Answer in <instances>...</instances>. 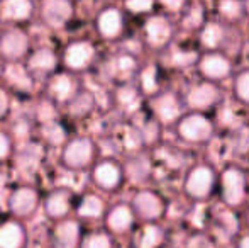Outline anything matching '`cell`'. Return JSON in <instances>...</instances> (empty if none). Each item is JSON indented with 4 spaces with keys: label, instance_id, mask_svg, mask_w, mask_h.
<instances>
[{
    "label": "cell",
    "instance_id": "obj_1",
    "mask_svg": "<svg viewBox=\"0 0 249 248\" xmlns=\"http://www.w3.org/2000/svg\"><path fill=\"white\" fill-rule=\"evenodd\" d=\"M219 194L226 208H241L248 199V179L244 170L234 165L226 167L219 175Z\"/></svg>",
    "mask_w": 249,
    "mask_h": 248
},
{
    "label": "cell",
    "instance_id": "obj_2",
    "mask_svg": "<svg viewBox=\"0 0 249 248\" xmlns=\"http://www.w3.org/2000/svg\"><path fill=\"white\" fill-rule=\"evenodd\" d=\"M219 186V177L209 163H197L188 170L183 182V191L194 201H207Z\"/></svg>",
    "mask_w": 249,
    "mask_h": 248
},
{
    "label": "cell",
    "instance_id": "obj_3",
    "mask_svg": "<svg viewBox=\"0 0 249 248\" xmlns=\"http://www.w3.org/2000/svg\"><path fill=\"white\" fill-rule=\"evenodd\" d=\"M95 143L89 136H78L65 143L61 152V163L68 170H83L95 158Z\"/></svg>",
    "mask_w": 249,
    "mask_h": 248
},
{
    "label": "cell",
    "instance_id": "obj_4",
    "mask_svg": "<svg viewBox=\"0 0 249 248\" xmlns=\"http://www.w3.org/2000/svg\"><path fill=\"white\" fill-rule=\"evenodd\" d=\"M177 131L183 141L202 145L212 139L215 126L203 113H190L187 116H181Z\"/></svg>",
    "mask_w": 249,
    "mask_h": 248
},
{
    "label": "cell",
    "instance_id": "obj_5",
    "mask_svg": "<svg viewBox=\"0 0 249 248\" xmlns=\"http://www.w3.org/2000/svg\"><path fill=\"white\" fill-rule=\"evenodd\" d=\"M131 206L136 212V218L141 219L142 223H158L166 212L164 199L151 189H142L136 192Z\"/></svg>",
    "mask_w": 249,
    "mask_h": 248
},
{
    "label": "cell",
    "instance_id": "obj_6",
    "mask_svg": "<svg viewBox=\"0 0 249 248\" xmlns=\"http://www.w3.org/2000/svg\"><path fill=\"white\" fill-rule=\"evenodd\" d=\"M97 57V50L90 41L76 39L71 41L63 50L61 61L68 72H83L93 63Z\"/></svg>",
    "mask_w": 249,
    "mask_h": 248
},
{
    "label": "cell",
    "instance_id": "obj_7",
    "mask_svg": "<svg viewBox=\"0 0 249 248\" xmlns=\"http://www.w3.org/2000/svg\"><path fill=\"white\" fill-rule=\"evenodd\" d=\"M29 36L19 27H9L0 33V57L10 63H19L29 57Z\"/></svg>",
    "mask_w": 249,
    "mask_h": 248
},
{
    "label": "cell",
    "instance_id": "obj_8",
    "mask_svg": "<svg viewBox=\"0 0 249 248\" xmlns=\"http://www.w3.org/2000/svg\"><path fill=\"white\" fill-rule=\"evenodd\" d=\"M222 100V90L213 82H200L195 83L187 94V104L194 113H205L219 106Z\"/></svg>",
    "mask_w": 249,
    "mask_h": 248
},
{
    "label": "cell",
    "instance_id": "obj_9",
    "mask_svg": "<svg viewBox=\"0 0 249 248\" xmlns=\"http://www.w3.org/2000/svg\"><path fill=\"white\" fill-rule=\"evenodd\" d=\"M75 7L71 0H43L39 5L41 20L50 29H61L71 20Z\"/></svg>",
    "mask_w": 249,
    "mask_h": 248
},
{
    "label": "cell",
    "instance_id": "obj_10",
    "mask_svg": "<svg viewBox=\"0 0 249 248\" xmlns=\"http://www.w3.org/2000/svg\"><path fill=\"white\" fill-rule=\"evenodd\" d=\"M124 169L119 165L115 160H102V162L95 163L92 170V180L97 187L102 191H117L122 186V180H124Z\"/></svg>",
    "mask_w": 249,
    "mask_h": 248
},
{
    "label": "cell",
    "instance_id": "obj_11",
    "mask_svg": "<svg viewBox=\"0 0 249 248\" xmlns=\"http://www.w3.org/2000/svg\"><path fill=\"white\" fill-rule=\"evenodd\" d=\"M39 204V194L34 187L20 186L7 195V208L17 218H29Z\"/></svg>",
    "mask_w": 249,
    "mask_h": 248
},
{
    "label": "cell",
    "instance_id": "obj_12",
    "mask_svg": "<svg viewBox=\"0 0 249 248\" xmlns=\"http://www.w3.org/2000/svg\"><path fill=\"white\" fill-rule=\"evenodd\" d=\"M78 82L71 75V72H63V73H54L48 78V87L46 94L51 100L59 104H68L78 94Z\"/></svg>",
    "mask_w": 249,
    "mask_h": 248
},
{
    "label": "cell",
    "instance_id": "obj_13",
    "mask_svg": "<svg viewBox=\"0 0 249 248\" xmlns=\"http://www.w3.org/2000/svg\"><path fill=\"white\" fill-rule=\"evenodd\" d=\"M198 72L202 73V76L205 80L215 83L227 78L232 73V63L226 55L210 51V53L203 55L198 60Z\"/></svg>",
    "mask_w": 249,
    "mask_h": 248
},
{
    "label": "cell",
    "instance_id": "obj_14",
    "mask_svg": "<svg viewBox=\"0 0 249 248\" xmlns=\"http://www.w3.org/2000/svg\"><path fill=\"white\" fill-rule=\"evenodd\" d=\"M97 33L102 39L115 41L124 33V16L117 7H105L95 19Z\"/></svg>",
    "mask_w": 249,
    "mask_h": 248
},
{
    "label": "cell",
    "instance_id": "obj_15",
    "mask_svg": "<svg viewBox=\"0 0 249 248\" xmlns=\"http://www.w3.org/2000/svg\"><path fill=\"white\" fill-rule=\"evenodd\" d=\"M136 212L131 204L119 202L114 204L107 212H105V226L114 235H125L134 228L136 223Z\"/></svg>",
    "mask_w": 249,
    "mask_h": 248
},
{
    "label": "cell",
    "instance_id": "obj_16",
    "mask_svg": "<svg viewBox=\"0 0 249 248\" xmlns=\"http://www.w3.org/2000/svg\"><path fill=\"white\" fill-rule=\"evenodd\" d=\"M151 109L160 123L170 124L181 119V102L173 92L154 95V99L151 100Z\"/></svg>",
    "mask_w": 249,
    "mask_h": 248
},
{
    "label": "cell",
    "instance_id": "obj_17",
    "mask_svg": "<svg viewBox=\"0 0 249 248\" xmlns=\"http://www.w3.org/2000/svg\"><path fill=\"white\" fill-rule=\"evenodd\" d=\"M56 66H58V57L51 48H37L33 53H29L26 61V68L31 73V76H48L54 75Z\"/></svg>",
    "mask_w": 249,
    "mask_h": 248
},
{
    "label": "cell",
    "instance_id": "obj_18",
    "mask_svg": "<svg viewBox=\"0 0 249 248\" xmlns=\"http://www.w3.org/2000/svg\"><path fill=\"white\" fill-rule=\"evenodd\" d=\"M144 36L149 46L164 48L173 36V26L164 16H151L144 24Z\"/></svg>",
    "mask_w": 249,
    "mask_h": 248
},
{
    "label": "cell",
    "instance_id": "obj_19",
    "mask_svg": "<svg viewBox=\"0 0 249 248\" xmlns=\"http://www.w3.org/2000/svg\"><path fill=\"white\" fill-rule=\"evenodd\" d=\"M34 14L33 0H0V19L3 22H26Z\"/></svg>",
    "mask_w": 249,
    "mask_h": 248
},
{
    "label": "cell",
    "instance_id": "obj_20",
    "mask_svg": "<svg viewBox=\"0 0 249 248\" xmlns=\"http://www.w3.org/2000/svg\"><path fill=\"white\" fill-rule=\"evenodd\" d=\"M73 204V194L66 187H58L50 192L44 201V212L51 219H63Z\"/></svg>",
    "mask_w": 249,
    "mask_h": 248
},
{
    "label": "cell",
    "instance_id": "obj_21",
    "mask_svg": "<svg viewBox=\"0 0 249 248\" xmlns=\"http://www.w3.org/2000/svg\"><path fill=\"white\" fill-rule=\"evenodd\" d=\"M54 248H78L82 245V228L73 219H66L56 225L53 231Z\"/></svg>",
    "mask_w": 249,
    "mask_h": 248
},
{
    "label": "cell",
    "instance_id": "obj_22",
    "mask_svg": "<svg viewBox=\"0 0 249 248\" xmlns=\"http://www.w3.org/2000/svg\"><path fill=\"white\" fill-rule=\"evenodd\" d=\"M237 218L232 212V209L226 208L224 211H220L219 214H215L212 221V229L213 235H215L217 240H232L236 238L237 229H239V225H237Z\"/></svg>",
    "mask_w": 249,
    "mask_h": 248
},
{
    "label": "cell",
    "instance_id": "obj_23",
    "mask_svg": "<svg viewBox=\"0 0 249 248\" xmlns=\"http://www.w3.org/2000/svg\"><path fill=\"white\" fill-rule=\"evenodd\" d=\"M164 229L158 223H144L134 238L136 248H160L164 243Z\"/></svg>",
    "mask_w": 249,
    "mask_h": 248
},
{
    "label": "cell",
    "instance_id": "obj_24",
    "mask_svg": "<svg viewBox=\"0 0 249 248\" xmlns=\"http://www.w3.org/2000/svg\"><path fill=\"white\" fill-rule=\"evenodd\" d=\"M24 243L26 231L19 221L10 219L0 225V248H22Z\"/></svg>",
    "mask_w": 249,
    "mask_h": 248
},
{
    "label": "cell",
    "instance_id": "obj_25",
    "mask_svg": "<svg viewBox=\"0 0 249 248\" xmlns=\"http://www.w3.org/2000/svg\"><path fill=\"white\" fill-rule=\"evenodd\" d=\"M76 212H78L80 218L99 219L105 214V202L100 195L87 194L80 199L78 206H76Z\"/></svg>",
    "mask_w": 249,
    "mask_h": 248
},
{
    "label": "cell",
    "instance_id": "obj_26",
    "mask_svg": "<svg viewBox=\"0 0 249 248\" xmlns=\"http://www.w3.org/2000/svg\"><path fill=\"white\" fill-rule=\"evenodd\" d=\"M41 158H43V150L36 143H27L22 145L20 150L17 152V165L22 170H33L39 165Z\"/></svg>",
    "mask_w": 249,
    "mask_h": 248
},
{
    "label": "cell",
    "instance_id": "obj_27",
    "mask_svg": "<svg viewBox=\"0 0 249 248\" xmlns=\"http://www.w3.org/2000/svg\"><path fill=\"white\" fill-rule=\"evenodd\" d=\"M226 39L224 27L219 22H207L200 31V43L209 50L215 51Z\"/></svg>",
    "mask_w": 249,
    "mask_h": 248
},
{
    "label": "cell",
    "instance_id": "obj_28",
    "mask_svg": "<svg viewBox=\"0 0 249 248\" xmlns=\"http://www.w3.org/2000/svg\"><path fill=\"white\" fill-rule=\"evenodd\" d=\"M217 12L222 19L229 20V22H236L246 14V2H243V0H219Z\"/></svg>",
    "mask_w": 249,
    "mask_h": 248
},
{
    "label": "cell",
    "instance_id": "obj_29",
    "mask_svg": "<svg viewBox=\"0 0 249 248\" xmlns=\"http://www.w3.org/2000/svg\"><path fill=\"white\" fill-rule=\"evenodd\" d=\"M19 66L20 65H17V63H10V65L7 66V72H5L7 82H9L10 85L17 87V89L29 90L33 76H31L29 72H27V68H19Z\"/></svg>",
    "mask_w": 249,
    "mask_h": 248
},
{
    "label": "cell",
    "instance_id": "obj_30",
    "mask_svg": "<svg viewBox=\"0 0 249 248\" xmlns=\"http://www.w3.org/2000/svg\"><path fill=\"white\" fill-rule=\"evenodd\" d=\"M68 106H70V113H71L73 116L82 117L92 111L93 97L90 95L89 92H78L75 99H73L71 102H68Z\"/></svg>",
    "mask_w": 249,
    "mask_h": 248
},
{
    "label": "cell",
    "instance_id": "obj_31",
    "mask_svg": "<svg viewBox=\"0 0 249 248\" xmlns=\"http://www.w3.org/2000/svg\"><path fill=\"white\" fill-rule=\"evenodd\" d=\"M232 92H234V97H236L241 104L249 106V68L243 70V72L236 75Z\"/></svg>",
    "mask_w": 249,
    "mask_h": 248
},
{
    "label": "cell",
    "instance_id": "obj_32",
    "mask_svg": "<svg viewBox=\"0 0 249 248\" xmlns=\"http://www.w3.org/2000/svg\"><path fill=\"white\" fill-rule=\"evenodd\" d=\"M125 175L129 179H132L134 182H144L148 179V173H149V165L146 160H131L127 163V167L124 169Z\"/></svg>",
    "mask_w": 249,
    "mask_h": 248
},
{
    "label": "cell",
    "instance_id": "obj_33",
    "mask_svg": "<svg viewBox=\"0 0 249 248\" xmlns=\"http://www.w3.org/2000/svg\"><path fill=\"white\" fill-rule=\"evenodd\" d=\"M80 248H112V238L105 231H95L82 240Z\"/></svg>",
    "mask_w": 249,
    "mask_h": 248
},
{
    "label": "cell",
    "instance_id": "obj_34",
    "mask_svg": "<svg viewBox=\"0 0 249 248\" xmlns=\"http://www.w3.org/2000/svg\"><path fill=\"white\" fill-rule=\"evenodd\" d=\"M136 66H138V61H136V58L131 57V55H121V57H117L114 60V63H112L114 72L119 73L121 76L131 75L136 70Z\"/></svg>",
    "mask_w": 249,
    "mask_h": 248
},
{
    "label": "cell",
    "instance_id": "obj_35",
    "mask_svg": "<svg viewBox=\"0 0 249 248\" xmlns=\"http://www.w3.org/2000/svg\"><path fill=\"white\" fill-rule=\"evenodd\" d=\"M203 9L200 5H195L190 9L183 17V27L185 29H197V27H203Z\"/></svg>",
    "mask_w": 249,
    "mask_h": 248
},
{
    "label": "cell",
    "instance_id": "obj_36",
    "mask_svg": "<svg viewBox=\"0 0 249 248\" xmlns=\"http://www.w3.org/2000/svg\"><path fill=\"white\" fill-rule=\"evenodd\" d=\"M185 248H217L215 240L209 233H195L187 240Z\"/></svg>",
    "mask_w": 249,
    "mask_h": 248
},
{
    "label": "cell",
    "instance_id": "obj_37",
    "mask_svg": "<svg viewBox=\"0 0 249 248\" xmlns=\"http://www.w3.org/2000/svg\"><path fill=\"white\" fill-rule=\"evenodd\" d=\"M117 100L124 109H136V104H138V92L131 87H122L121 90H117Z\"/></svg>",
    "mask_w": 249,
    "mask_h": 248
},
{
    "label": "cell",
    "instance_id": "obj_38",
    "mask_svg": "<svg viewBox=\"0 0 249 248\" xmlns=\"http://www.w3.org/2000/svg\"><path fill=\"white\" fill-rule=\"evenodd\" d=\"M124 7L131 14H148L153 10L154 0H124Z\"/></svg>",
    "mask_w": 249,
    "mask_h": 248
},
{
    "label": "cell",
    "instance_id": "obj_39",
    "mask_svg": "<svg viewBox=\"0 0 249 248\" xmlns=\"http://www.w3.org/2000/svg\"><path fill=\"white\" fill-rule=\"evenodd\" d=\"M141 87L144 92L154 94L156 92V72L154 68H146L141 75Z\"/></svg>",
    "mask_w": 249,
    "mask_h": 248
},
{
    "label": "cell",
    "instance_id": "obj_40",
    "mask_svg": "<svg viewBox=\"0 0 249 248\" xmlns=\"http://www.w3.org/2000/svg\"><path fill=\"white\" fill-rule=\"evenodd\" d=\"M12 155V138L7 133L0 131V163Z\"/></svg>",
    "mask_w": 249,
    "mask_h": 248
},
{
    "label": "cell",
    "instance_id": "obj_41",
    "mask_svg": "<svg viewBox=\"0 0 249 248\" xmlns=\"http://www.w3.org/2000/svg\"><path fill=\"white\" fill-rule=\"evenodd\" d=\"M10 113V95L5 89L0 87V121L5 119Z\"/></svg>",
    "mask_w": 249,
    "mask_h": 248
},
{
    "label": "cell",
    "instance_id": "obj_42",
    "mask_svg": "<svg viewBox=\"0 0 249 248\" xmlns=\"http://www.w3.org/2000/svg\"><path fill=\"white\" fill-rule=\"evenodd\" d=\"M160 3L170 12H180L185 5V0H160Z\"/></svg>",
    "mask_w": 249,
    "mask_h": 248
},
{
    "label": "cell",
    "instance_id": "obj_43",
    "mask_svg": "<svg viewBox=\"0 0 249 248\" xmlns=\"http://www.w3.org/2000/svg\"><path fill=\"white\" fill-rule=\"evenodd\" d=\"M236 248H249V231L244 233V235H241V236H237Z\"/></svg>",
    "mask_w": 249,
    "mask_h": 248
},
{
    "label": "cell",
    "instance_id": "obj_44",
    "mask_svg": "<svg viewBox=\"0 0 249 248\" xmlns=\"http://www.w3.org/2000/svg\"><path fill=\"white\" fill-rule=\"evenodd\" d=\"M246 2V12H249V0H244Z\"/></svg>",
    "mask_w": 249,
    "mask_h": 248
},
{
    "label": "cell",
    "instance_id": "obj_45",
    "mask_svg": "<svg viewBox=\"0 0 249 248\" xmlns=\"http://www.w3.org/2000/svg\"><path fill=\"white\" fill-rule=\"evenodd\" d=\"M246 223H248V228H249V212H248V216H246Z\"/></svg>",
    "mask_w": 249,
    "mask_h": 248
},
{
    "label": "cell",
    "instance_id": "obj_46",
    "mask_svg": "<svg viewBox=\"0 0 249 248\" xmlns=\"http://www.w3.org/2000/svg\"><path fill=\"white\" fill-rule=\"evenodd\" d=\"M246 51H248V53H249V44H248V50H246Z\"/></svg>",
    "mask_w": 249,
    "mask_h": 248
}]
</instances>
